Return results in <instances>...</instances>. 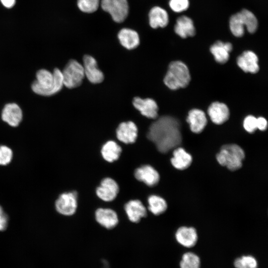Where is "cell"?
Listing matches in <instances>:
<instances>
[{"mask_svg": "<svg viewBox=\"0 0 268 268\" xmlns=\"http://www.w3.org/2000/svg\"><path fill=\"white\" fill-rule=\"evenodd\" d=\"M147 137L159 152L167 153L181 143L180 123L171 116H162L150 126Z\"/></svg>", "mask_w": 268, "mask_h": 268, "instance_id": "obj_1", "label": "cell"}, {"mask_svg": "<svg viewBox=\"0 0 268 268\" xmlns=\"http://www.w3.org/2000/svg\"><path fill=\"white\" fill-rule=\"evenodd\" d=\"M64 85L62 71L56 68L53 72L45 69L38 70L36 80L31 88L36 94L43 96H51L60 91Z\"/></svg>", "mask_w": 268, "mask_h": 268, "instance_id": "obj_2", "label": "cell"}, {"mask_svg": "<svg viewBox=\"0 0 268 268\" xmlns=\"http://www.w3.org/2000/svg\"><path fill=\"white\" fill-rule=\"evenodd\" d=\"M191 80L189 70L185 64L181 61L172 62L164 78L165 84L172 90L185 88Z\"/></svg>", "mask_w": 268, "mask_h": 268, "instance_id": "obj_3", "label": "cell"}, {"mask_svg": "<svg viewBox=\"0 0 268 268\" xmlns=\"http://www.w3.org/2000/svg\"><path fill=\"white\" fill-rule=\"evenodd\" d=\"M245 157L243 149L235 144L223 145L216 155L217 162L221 166L226 167L231 171L240 169Z\"/></svg>", "mask_w": 268, "mask_h": 268, "instance_id": "obj_4", "label": "cell"}, {"mask_svg": "<svg viewBox=\"0 0 268 268\" xmlns=\"http://www.w3.org/2000/svg\"><path fill=\"white\" fill-rule=\"evenodd\" d=\"M64 85L68 88L79 86L85 76L83 66L75 60H71L62 71Z\"/></svg>", "mask_w": 268, "mask_h": 268, "instance_id": "obj_5", "label": "cell"}, {"mask_svg": "<svg viewBox=\"0 0 268 268\" xmlns=\"http://www.w3.org/2000/svg\"><path fill=\"white\" fill-rule=\"evenodd\" d=\"M101 6L109 13L116 22H123L129 14V4L127 0H101Z\"/></svg>", "mask_w": 268, "mask_h": 268, "instance_id": "obj_6", "label": "cell"}, {"mask_svg": "<svg viewBox=\"0 0 268 268\" xmlns=\"http://www.w3.org/2000/svg\"><path fill=\"white\" fill-rule=\"evenodd\" d=\"M78 194L76 191L61 194L55 201L57 211L65 216L73 215L78 206Z\"/></svg>", "mask_w": 268, "mask_h": 268, "instance_id": "obj_7", "label": "cell"}, {"mask_svg": "<svg viewBox=\"0 0 268 268\" xmlns=\"http://www.w3.org/2000/svg\"><path fill=\"white\" fill-rule=\"evenodd\" d=\"M120 191L117 182L113 178L106 177L103 178L100 185L95 190L97 197L105 202L114 201L117 197Z\"/></svg>", "mask_w": 268, "mask_h": 268, "instance_id": "obj_8", "label": "cell"}, {"mask_svg": "<svg viewBox=\"0 0 268 268\" xmlns=\"http://www.w3.org/2000/svg\"><path fill=\"white\" fill-rule=\"evenodd\" d=\"M134 176L136 180L148 187L156 185L160 180L159 174L150 165H143L137 168L134 171Z\"/></svg>", "mask_w": 268, "mask_h": 268, "instance_id": "obj_9", "label": "cell"}, {"mask_svg": "<svg viewBox=\"0 0 268 268\" xmlns=\"http://www.w3.org/2000/svg\"><path fill=\"white\" fill-rule=\"evenodd\" d=\"M95 219L99 225L107 229L114 228L119 223L117 212L109 208H97L95 212Z\"/></svg>", "mask_w": 268, "mask_h": 268, "instance_id": "obj_10", "label": "cell"}, {"mask_svg": "<svg viewBox=\"0 0 268 268\" xmlns=\"http://www.w3.org/2000/svg\"><path fill=\"white\" fill-rule=\"evenodd\" d=\"M84 75L92 83H99L104 80V74L97 65L95 59L91 56L85 55L83 59Z\"/></svg>", "mask_w": 268, "mask_h": 268, "instance_id": "obj_11", "label": "cell"}, {"mask_svg": "<svg viewBox=\"0 0 268 268\" xmlns=\"http://www.w3.org/2000/svg\"><path fill=\"white\" fill-rule=\"evenodd\" d=\"M137 128L132 121L121 123L116 130L118 140L125 144L134 143L137 137Z\"/></svg>", "mask_w": 268, "mask_h": 268, "instance_id": "obj_12", "label": "cell"}, {"mask_svg": "<svg viewBox=\"0 0 268 268\" xmlns=\"http://www.w3.org/2000/svg\"><path fill=\"white\" fill-rule=\"evenodd\" d=\"M124 208L128 219L133 223H137L147 216L146 208L139 200L129 201L125 204Z\"/></svg>", "mask_w": 268, "mask_h": 268, "instance_id": "obj_13", "label": "cell"}, {"mask_svg": "<svg viewBox=\"0 0 268 268\" xmlns=\"http://www.w3.org/2000/svg\"><path fill=\"white\" fill-rule=\"evenodd\" d=\"M133 104L143 116L151 119H155L157 117L158 107L153 99H142L136 97L134 98Z\"/></svg>", "mask_w": 268, "mask_h": 268, "instance_id": "obj_14", "label": "cell"}, {"mask_svg": "<svg viewBox=\"0 0 268 268\" xmlns=\"http://www.w3.org/2000/svg\"><path fill=\"white\" fill-rule=\"evenodd\" d=\"M237 63L239 67L246 72L256 73L259 70L258 58L251 51H244L237 58Z\"/></svg>", "mask_w": 268, "mask_h": 268, "instance_id": "obj_15", "label": "cell"}, {"mask_svg": "<svg viewBox=\"0 0 268 268\" xmlns=\"http://www.w3.org/2000/svg\"><path fill=\"white\" fill-rule=\"evenodd\" d=\"M207 112L211 121L216 125L224 123L229 117V110L227 105L219 102L211 103Z\"/></svg>", "mask_w": 268, "mask_h": 268, "instance_id": "obj_16", "label": "cell"}, {"mask_svg": "<svg viewBox=\"0 0 268 268\" xmlns=\"http://www.w3.org/2000/svg\"><path fill=\"white\" fill-rule=\"evenodd\" d=\"M1 118L10 126L17 127L22 120V112L17 104L8 103L5 105L2 110Z\"/></svg>", "mask_w": 268, "mask_h": 268, "instance_id": "obj_17", "label": "cell"}, {"mask_svg": "<svg viewBox=\"0 0 268 268\" xmlns=\"http://www.w3.org/2000/svg\"><path fill=\"white\" fill-rule=\"evenodd\" d=\"M191 131L196 134L201 133L207 124L205 113L201 110L194 109L190 110L187 118Z\"/></svg>", "mask_w": 268, "mask_h": 268, "instance_id": "obj_18", "label": "cell"}, {"mask_svg": "<svg viewBox=\"0 0 268 268\" xmlns=\"http://www.w3.org/2000/svg\"><path fill=\"white\" fill-rule=\"evenodd\" d=\"M174 31L182 38L193 37L196 32L193 20L186 15H182L177 19Z\"/></svg>", "mask_w": 268, "mask_h": 268, "instance_id": "obj_19", "label": "cell"}, {"mask_svg": "<svg viewBox=\"0 0 268 268\" xmlns=\"http://www.w3.org/2000/svg\"><path fill=\"white\" fill-rule=\"evenodd\" d=\"M232 49L233 46L231 43L217 41L211 46L210 52L216 62L224 64L229 60V53Z\"/></svg>", "mask_w": 268, "mask_h": 268, "instance_id": "obj_20", "label": "cell"}, {"mask_svg": "<svg viewBox=\"0 0 268 268\" xmlns=\"http://www.w3.org/2000/svg\"><path fill=\"white\" fill-rule=\"evenodd\" d=\"M175 237L179 244L187 248L194 246L198 240L197 231L193 227H180L177 230Z\"/></svg>", "mask_w": 268, "mask_h": 268, "instance_id": "obj_21", "label": "cell"}, {"mask_svg": "<svg viewBox=\"0 0 268 268\" xmlns=\"http://www.w3.org/2000/svg\"><path fill=\"white\" fill-rule=\"evenodd\" d=\"M150 26L152 28L166 27L169 21L167 11L160 6L153 7L148 14Z\"/></svg>", "mask_w": 268, "mask_h": 268, "instance_id": "obj_22", "label": "cell"}, {"mask_svg": "<svg viewBox=\"0 0 268 268\" xmlns=\"http://www.w3.org/2000/svg\"><path fill=\"white\" fill-rule=\"evenodd\" d=\"M118 37L121 44L129 50L136 48L139 44L138 33L131 29H122L119 31Z\"/></svg>", "mask_w": 268, "mask_h": 268, "instance_id": "obj_23", "label": "cell"}, {"mask_svg": "<svg viewBox=\"0 0 268 268\" xmlns=\"http://www.w3.org/2000/svg\"><path fill=\"white\" fill-rule=\"evenodd\" d=\"M122 151L121 147L116 142L109 140L102 146L101 154L105 161L109 163H113L119 159Z\"/></svg>", "mask_w": 268, "mask_h": 268, "instance_id": "obj_24", "label": "cell"}, {"mask_svg": "<svg viewBox=\"0 0 268 268\" xmlns=\"http://www.w3.org/2000/svg\"><path fill=\"white\" fill-rule=\"evenodd\" d=\"M192 162V156L184 148L178 147L174 150L171 163L176 169L181 170L186 169L190 166Z\"/></svg>", "mask_w": 268, "mask_h": 268, "instance_id": "obj_25", "label": "cell"}, {"mask_svg": "<svg viewBox=\"0 0 268 268\" xmlns=\"http://www.w3.org/2000/svg\"><path fill=\"white\" fill-rule=\"evenodd\" d=\"M147 202L148 210L155 215L163 213L167 208L165 200L157 195H150L147 199Z\"/></svg>", "mask_w": 268, "mask_h": 268, "instance_id": "obj_26", "label": "cell"}, {"mask_svg": "<svg viewBox=\"0 0 268 268\" xmlns=\"http://www.w3.org/2000/svg\"><path fill=\"white\" fill-rule=\"evenodd\" d=\"M229 28L232 34L237 37L243 36L245 26L240 12L232 15L229 19Z\"/></svg>", "mask_w": 268, "mask_h": 268, "instance_id": "obj_27", "label": "cell"}, {"mask_svg": "<svg viewBox=\"0 0 268 268\" xmlns=\"http://www.w3.org/2000/svg\"><path fill=\"white\" fill-rule=\"evenodd\" d=\"M240 12L244 20L245 28L251 34L255 33L258 27V21L255 15L246 9H242Z\"/></svg>", "mask_w": 268, "mask_h": 268, "instance_id": "obj_28", "label": "cell"}, {"mask_svg": "<svg viewBox=\"0 0 268 268\" xmlns=\"http://www.w3.org/2000/svg\"><path fill=\"white\" fill-rule=\"evenodd\" d=\"M200 258L192 252L185 253L180 263V268H200Z\"/></svg>", "mask_w": 268, "mask_h": 268, "instance_id": "obj_29", "label": "cell"}, {"mask_svg": "<svg viewBox=\"0 0 268 268\" xmlns=\"http://www.w3.org/2000/svg\"><path fill=\"white\" fill-rule=\"evenodd\" d=\"M236 268H257L256 259L252 256H243L235 259L234 262Z\"/></svg>", "mask_w": 268, "mask_h": 268, "instance_id": "obj_30", "label": "cell"}, {"mask_svg": "<svg viewBox=\"0 0 268 268\" xmlns=\"http://www.w3.org/2000/svg\"><path fill=\"white\" fill-rule=\"evenodd\" d=\"M100 0H77V5L78 8L85 13H93L96 11L99 7Z\"/></svg>", "mask_w": 268, "mask_h": 268, "instance_id": "obj_31", "label": "cell"}, {"mask_svg": "<svg viewBox=\"0 0 268 268\" xmlns=\"http://www.w3.org/2000/svg\"><path fill=\"white\" fill-rule=\"evenodd\" d=\"M13 157L12 150L7 146L0 145V165L5 166L9 164Z\"/></svg>", "mask_w": 268, "mask_h": 268, "instance_id": "obj_32", "label": "cell"}, {"mask_svg": "<svg viewBox=\"0 0 268 268\" xmlns=\"http://www.w3.org/2000/svg\"><path fill=\"white\" fill-rule=\"evenodd\" d=\"M169 5L173 11L180 13L188 9L190 2L189 0H170Z\"/></svg>", "mask_w": 268, "mask_h": 268, "instance_id": "obj_33", "label": "cell"}, {"mask_svg": "<svg viewBox=\"0 0 268 268\" xmlns=\"http://www.w3.org/2000/svg\"><path fill=\"white\" fill-rule=\"evenodd\" d=\"M243 127L248 133H254L257 129V118L252 115L247 116L244 120Z\"/></svg>", "mask_w": 268, "mask_h": 268, "instance_id": "obj_34", "label": "cell"}, {"mask_svg": "<svg viewBox=\"0 0 268 268\" xmlns=\"http://www.w3.org/2000/svg\"><path fill=\"white\" fill-rule=\"evenodd\" d=\"M8 217L4 212L2 207L0 205V231L5 230L8 225Z\"/></svg>", "mask_w": 268, "mask_h": 268, "instance_id": "obj_35", "label": "cell"}, {"mask_svg": "<svg viewBox=\"0 0 268 268\" xmlns=\"http://www.w3.org/2000/svg\"><path fill=\"white\" fill-rule=\"evenodd\" d=\"M268 127V122L264 117H259L257 118V127L259 130L264 131L266 130Z\"/></svg>", "mask_w": 268, "mask_h": 268, "instance_id": "obj_36", "label": "cell"}, {"mask_svg": "<svg viewBox=\"0 0 268 268\" xmlns=\"http://www.w3.org/2000/svg\"><path fill=\"white\" fill-rule=\"evenodd\" d=\"M2 4L7 8H11L15 4V0H0Z\"/></svg>", "mask_w": 268, "mask_h": 268, "instance_id": "obj_37", "label": "cell"}]
</instances>
